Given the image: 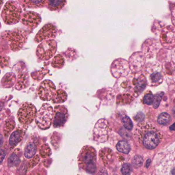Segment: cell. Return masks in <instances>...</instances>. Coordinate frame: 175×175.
<instances>
[{
  "mask_svg": "<svg viewBox=\"0 0 175 175\" xmlns=\"http://www.w3.org/2000/svg\"><path fill=\"white\" fill-rule=\"evenodd\" d=\"M138 142L142 147L153 150L160 143L163 135L154 126L147 122L138 124L135 129Z\"/></svg>",
  "mask_w": 175,
  "mask_h": 175,
  "instance_id": "obj_1",
  "label": "cell"
},
{
  "mask_svg": "<svg viewBox=\"0 0 175 175\" xmlns=\"http://www.w3.org/2000/svg\"><path fill=\"white\" fill-rule=\"evenodd\" d=\"M147 85L146 79L142 73H132L122 84L125 93L133 97H137L145 90Z\"/></svg>",
  "mask_w": 175,
  "mask_h": 175,
  "instance_id": "obj_2",
  "label": "cell"
},
{
  "mask_svg": "<svg viewBox=\"0 0 175 175\" xmlns=\"http://www.w3.org/2000/svg\"><path fill=\"white\" fill-rule=\"evenodd\" d=\"M97 157L95 148L90 146H84L78 156V164L80 167L90 174H94L97 169Z\"/></svg>",
  "mask_w": 175,
  "mask_h": 175,
  "instance_id": "obj_3",
  "label": "cell"
},
{
  "mask_svg": "<svg viewBox=\"0 0 175 175\" xmlns=\"http://www.w3.org/2000/svg\"><path fill=\"white\" fill-rule=\"evenodd\" d=\"M144 77L147 85L152 87H157L162 83L163 71L162 67L157 62L148 63L144 67Z\"/></svg>",
  "mask_w": 175,
  "mask_h": 175,
  "instance_id": "obj_4",
  "label": "cell"
},
{
  "mask_svg": "<svg viewBox=\"0 0 175 175\" xmlns=\"http://www.w3.org/2000/svg\"><path fill=\"white\" fill-rule=\"evenodd\" d=\"M161 158L156 167L157 175H175L174 150L167 151Z\"/></svg>",
  "mask_w": 175,
  "mask_h": 175,
  "instance_id": "obj_5",
  "label": "cell"
},
{
  "mask_svg": "<svg viewBox=\"0 0 175 175\" xmlns=\"http://www.w3.org/2000/svg\"><path fill=\"white\" fill-rule=\"evenodd\" d=\"M21 12L22 9L18 3L9 1L5 5L2 16L5 23L13 24L19 22L21 18Z\"/></svg>",
  "mask_w": 175,
  "mask_h": 175,
  "instance_id": "obj_6",
  "label": "cell"
},
{
  "mask_svg": "<svg viewBox=\"0 0 175 175\" xmlns=\"http://www.w3.org/2000/svg\"><path fill=\"white\" fill-rule=\"evenodd\" d=\"M54 110L48 104H44L37 114L36 123L38 127L42 129H48L52 123Z\"/></svg>",
  "mask_w": 175,
  "mask_h": 175,
  "instance_id": "obj_7",
  "label": "cell"
},
{
  "mask_svg": "<svg viewBox=\"0 0 175 175\" xmlns=\"http://www.w3.org/2000/svg\"><path fill=\"white\" fill-rule=\"evenodd\" d=\"M11 49L13 52L20 50L23 47L27 39V34L22 29H16L9 31L7 34Z\"/></svg>",
  "mask_w": 175,
  "mask_h": 175,
  "instance_id": "obj_8",
  "label": "cell"
},
{
  "mask_svg": "<svg viewBox=\"0 0 175 175\" xmlns=\"http://www.w3.org/2000/svg\"><path fill=\"white\" fill-rule=\"evenodd\" d=\"M57 49L56 43L54 40H49L42 42L38 46L37 54L42 60H48L54 56Z\"/></svg>",
  "mask_w": 175,
  "mask_h": 175,
  "instance_id": "obj_9",
  "label": "cell"
},
{
  "mask_svg": "<svg viewBox=\"0 0 175 175\" xmlns=\"http://www.w3.org/2000/svg\"><path fill=\"white\" fill-rule=\"evenodd\" d=\"M37 114V109L33 104L26 102L22 105L18 113V118L20 123L23 124L31 123Z\"/></svg>",
  "mask_w": 175,
  "mask_h": 175,
  "instance_id": "obj_10",
  "label": "cell"
},
{
  "mask_svg": "<svg viewBox=\"0 0 175 175\" xmlns=\"http://www.w3.org/2000/svg\"><path fill=\"white\" fill-rule=\"evenodd\" d=\"M128 62L123 59L119 58L115 60L111 65V71L113 77L118 79L127 77L129 74Z\"/></svg>",
  "mask_w": 175,
  "mask_h": 175,
  "instance_id": "obj_11",
  "label": "cell"
},
{
  "mask_svg": "<svg viewBox=\"0 0 175 175\" xmlns=\"http://www.w3.org/2000/svg\"><path fill=\"white\" fill-rule=\"evenodd\" d=\"M175 29L172 26H167L161 31L160 41L165 48L171 49L175 46Z\"/></svg>",
  "mask_w": 175,
  "mask_h": 175,
  "instance_id": "obj_12",
  "label": "cell"
},
{
  "mask_svg": "<svg viewBox=\"0 0 175 175\" xmlns=\"http://www.w3.org/2000/svg\"><path fill=\"white\" fill-rule=\"evenodd\" d=\"M145 62L146 58L142 52H134L129 58V69L133 73H137L144 68Z\"/></svg>",
  "mask_w": 175,
  "mask_h": 175,
  "instance_id": "obj_13",
  "label": "cell"
},
{
  "mask_svg": "<svg viewBox=\"0 0 175 175\" xmlns=\"http://www.w3.org/2000/svg\"><path fill=\"white\" fill-rule=\"evenodd\" d=\"M56 92V86L52 81L46 80L42 82L39 88L38 94L41 100L49 101Z\"/></svg>",
  "mask_w": 175,
  "mask_h": 175,
  "instance_id": "obj_14",
  "label": "cell"
},
{
  "mask_svg": "<svg viewBox=\"0 0 175 175\" xmlns=\"http://www.w3.org/2000/svg\"><path fill=\"white\" fill-rule=\"evenodd\" d=\"M56 28L52 24H47L44 25L36 36L35 41L37 43H40L45 40L55 37L56 35Z\"/></svg>",
  "mask_w": 175,
  "mask_h": 175,
  "instance_id": "obj_15",
  "label": "cell"
},
{
  "mask_svg": "<svg viewBox=\"0 0 175 175\" xmlns=\"http://www.w3.org/2000/svg\"><path fill=\"white\" fill-rule=\"evenodd\" d=\"M53 125L54 127H60L64 125L68 117V111L64 106L59 105L54 108Z\"/></svg>",
  "mask_w": 175,
  "mask_h": 175,
  "instance_id": "obj_16",
  "label": "cell"
},
{
  "mask_svg": "<svg viewBox=\"0 0 175 175\" xmlns=\"http://www.w3.org/2000/svg\"><path fill=\"white\" fill-rule=\"evenodd\" d=\"M22 22L23 24L30 28L37 27L41 22L40 15L33 11H28L23 15Z\"/></svg>",
  "mask_w": 175,
  "mask_h": 175,
  "instance_id": "obj_17",
  "label": "cell"
},
{
  "mask_svg": "<svg viewBox=\"0 0 175 175\" xmlns=\"http://www.w3.org/2000/svg\"><path fill=\"white\" fill-rule=\"evenodd\" d=\"M158 42L153 39L146 40L142 45V53L147 58H152L158 49Z\"/></svg>",
  "mask_w": 175,
  "mask_h": 175,
  "instance_id": "obj_18",
  "label": "cell"
},
{
  "mask_svg": "<svg viewBox=\"0 0 175 175\" xmlns=\"http://www.w3.org/2000/svg\"><path fill=\"white\" fill-rule=\"evenodd\" d=\"M67 99V95L64 90H59L55 92L52 97V101L54 103H62L66 101Z\"/></svg>",
  "mask_w": 175,
  "mask_h": 175,
  "instance_id": "obj_19",
  "label": "cell"
},
{
  "mask_svg": "<svg viewBox=\"0 0 175 175\" xmlns=\"http://www.w3.org/2000/svg\"><path fill=\"white\" fill-rule=\"evenodd\" d=\"M29 84V78L28 76L26 73L20 74L18 77L16 84V89L22 90L27 88Z\"/></svg>",
  "mask_w": 175,
  "mask_h": 175,
  "instance_id": "obj_20",
  "label": "cell"
},
{
  "mask_svg": "<svg viewBox=\"0 0 175 175\" xmlns=\"http://www.w3.org/2000/svg\"><path fill=\"white\" fill-rule=\"evenodd\" d=\"M37 147L33 142H30L27 144L25 148L24 155L26 158H31L36 154Z\"/></svg>",
  "mask_w": 175,
  "mask_h": 175,
  "instance_id": "obj_21",
  "label": "cell"
},
{
  "mask_svg": "<svg viewBox=\"0 0 175 175\" xmlns=\"http://www.w3.org/2000/svg\"><path fill=\"white\" fill-rule=\"evenodd\" d=\"M16 80V76L13 73H8L5 76L2 83L5 88H11L13 85Z\"/></svg>",
  "mask_w": 175,
  "mask_h": 175,
  "instance_id": "obj_22",
  "label": "cell"
},
{
  "mask_svg": "<svg viewBox=\"0 0 175 175\" xmlns=\"http://www.w3.org/2000/svg\"><path fill=\"white\" fill-rule=\"evenodd\" d=\"M66 3V1H48V8L52 11H56L63 8Z\"/></svg>",
  "mask_w": 175,
  "mask_h": 175,
  "instance_id": "obj_23",
  "label": "cell"
},
{
  "mask_svg": "<svg viewBox=\"0 0 175 175\" xmlns=\"http://www.w3.org/2000/svg\"><path fill=\"white\" fill-rule=\"evenodd\" d=\"M117 150L120 152H123L126 154L129 153L131 150V146L129 143L125 141H119L116 146Z\"/></svg>",
  "mask_w": 175,
  "mask_h": 175,
  "instance_id": "obj_24",
  "label": "cell"
},
{
  "mask_svg": "<svg viewBox=\"0 0 175 175\" xmlns=\"http://www.w3.org/2000/svg\"><path fill=\"white\" fill-rule=\"evenodd\" d=\"M64 59L61 54H57L52 59V65L56 68H61L64 65Z\"/></svg>",
  "mask_w": 175,
  "mask_h": 175,
  "instance_id": "obj_25",
  "label": "cell"
},
{
  "mask_svg": "<svg viewBox=\"0 0 175 175\" xmlns=\"http://www.w3.org/2000/svg\"><path fill=\"white\" fill-rule=\"evenodd\" d=\"M171 119V116L168 113L164 112L159 115L157 121L161 125H165L170 122Z\"/></svg>",
  "mask_w": 175,
  "mask_h": 175,
  "instance_id": "obj_26",
  "label": "cell"
},
{
  "mask_svg": "<svg viewBox=\"0 0 175 175\" xmlns=\"http://www.w3.org/2000/svg\"><path fill=\"white\" fill-rule=\"evenodd\" d=\"M26 5L29 7L37 8L43 6L46 2L45 1H24Z\"/></svg>",
  "mask_w": 175,
  "mask_h": 175,
  "instance_id": "obj_27",
  "label": "cell"
},
{
  "mask_svg": "<svg viewBox=\"0 0 175 175\" xmlns=\"http://www.w3.org/2000/svg\"><path fill=\"white\" fill-rule=\"evenodd\" d=\"M20 137L21 134L18 131H14L13 133H11L9 140V144L11 146H15L18 143V142H19Z\"/></svg>",
  "mask_w": 175,
  "mask_h": 175,
  "instance_id": "obj_28",
  "label": "cell"
},
{
  "mask_svg": "<svg viewBox=\"0 0 175 175\" xmlns=\"http://www.w3.org/2000/svg\"><path fill=\"white\" fill-rule=\"evenodd\" d=\"M8 164L9 167H17L20 162V160L16 154L11 155L8 159Z\"/></svg>",
  "mask_w": 175,
  "mask_h": 175,
  "instance_id": "obj_29",
  "label": "cell"
},
{
  "mask_svg": "<svg viewBox=\"0 0 175 175\" xmlns=\"http://www.w3.org/2000/svg\"><path fill=\"white\" fill-rule=\"evenodd\" d=\"M122 122L123 123L124 127L127 130H131L133 127V124L131 121V119L129 118L128 116H125L123 117L122 120Z\"/></svg>",
  "mask_w": 175,
  "mask_h": 175,
  "instance_id": "obj_30",
  "label": "cell"
},
{
  "mask_svg": "<svg viewBox=\"0 0 175 175\" xmlns=\"http://www.w3.org/2000/svg\"><path fill=\"white\" fill-rule=\"evenodd\" d=\"M134 97L128 94H123L120 96V98L119 100L120 102L122 103H128L133 100Z\"/></svg>",
  "mask_w": 175,
  "mask_h": 175,
  "instance_id": "obj_31",
  "label": "cell"
},
{
  "mask_svg": "<svg viewBox=\"0 0 175 175\" xmlns=\"http://www.w3.org/2000/svg\"><path fill=\"white\" fill-rule=\"evenodd\" d=\"M163 95V92H159L154 96V100H153V105L155 109H157L158 107L159 106V104L160 103L161 101L162 100Z\"/></svg>",
  "mask_w": 175,
  "mask_h": 175,
  "instance_id": "obj_32",
  "label": "cell"
},
{
  "mask_svg": "<svg viewBox=\"0 0 175 175\" xmlns=\"http://www.w3.org/2000/svg\"><path fill=\"white\" fill-rule=\"evenodd\" d=\"M143 159L140 156H135L132 160V164L135 168H138L142 166L143 164Z\"/></svg>",
  "mask_w": 175,
  "mask_h": 175,
  "instance_id": "obj_33",
  "label": "cell"
},
{
  "mask_svg": "<svg viewBox=\"0 0 175 175\" xmlns=\"http://www.w3.org/2000/svg\"><path fill=\"white\" fill-rule=\"evenodd\" d=\"M153 100H154V96L152 92L149 94H146L143 97V103L146 105H150L153 103Z\"/></svg>",
  "mask_w": 175,
  "mask_h": 175,
  "instance_id": "obj_34",
  "label": "cell"
},
{
  "mask_svg": "<svg viewBox=\"0 0 175 175\" xmlns=\"http://www.w3.org/2000/svg\"><path fill=\"white\" fill-rule=\"evenodd\" d=\"M132 170L131 165L128 163H125L123 165L121 169V173L123 175H128L131 173Z\"/></svg>",
  "mask_w": 175,
  "mask_h": 175,
  "instance_id": "obj_35",
  "label": "cell"
},
{
  "mask_svg": "<svg viewBox=\"0 0 175 175\" xmlns=\"http://www.w3.org/2000/svg\"><path fill=\"white\" fill-rule=\"evenodd\" d=\"M8 60L6 58L3 56H0V67L3 68L4 67L8 65Z\"/></svg>",
  "mask_w": 175,
  "mask_h": 175,
  "instance_id": "obj_36",
  "label": "cell"
},
{
  "mask_svg": "<svg viewBox=\"0 0 175 175\" xmlns=\"http://www.w3.org/2000/svg\"><path fill=\"white\" fill-rule=\"evenodd\" d=\"M5 157V152L4 150H0V164L2 163Z\"/></svg>",
  "mask_w": 175,
  "mask_h": 175,
  "instance_id": "obj_37",
  "label": "cell"
},
{
  "mask_svg": "<svg viewBox=\"0 0 175 175\" xmlns=\"http://www.w3.org/2000/svg\"><path fill=\"white\" fill-rule=\"evenodd\" d=\"M4 142V140H3V137L2 135L0 133V147L2 146Z\"/></svg>",
  "mask_w": 175,
  "mask_h": 175,
  "instance_id": "obj_38",
  "label": "cell"
},
{
  "mask_svg": "<svg viewBox=\"0 0 175 175\" xmlns=\"http://www.w3.org/2000/svg\"><path fill=\"white\" fill-rule=\"evenodd\" d=\"M3 107V104L2 102H0V111L2 109Z\"/></svg>",
  "mask_w": 175,
  "mask_h": 175,
  "instance_id": "obj_39",
  "label": "cell"
},
{
  "mask_svg": "<svg viewBox=\"0 0 175 175\" xmlns=\"http://www.w3.org/2000/svg\"><path fill=\"white\" fill-rule=\"evenodd\" d=\"M170 129L171 131H174V124H173V125H171V126L170 127Z\"/></svg>",
  "mask_w": 175,
  "mask_h": 175,
  "instance_id": "obj_40",
  "label": "cell"
},
{
  "mask_svg": "<svg viewBox=\"0 0 175 175\" xmlns=\"http://www.w3.org/2000/svg\"><path fill=\"white\" fill-rule=\"evenodd\" d=\"M3 4V1H0V8H1V7L2 6V5Z\"/></svg>",
  "mask_w": 175,
  "mask_h": 175,
  "instance_id": "obj_41",
  "label": "cell"
}]
</instances>
